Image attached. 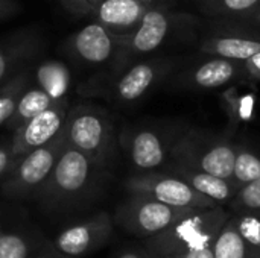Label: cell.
I'll return each mask as SVG.
<instances>
[{"label": "cell", "mask_w": 260, "mask_h": 258, "mask_svg": "<svg viewBox=\"0 0 260 258\" xmlns=\"http://www.w3.org/2000/svg\"><path fill=\"white\" fill-rule=\"evenodd\" d=\"M166 169H168V172L184 179L198 193L210 198L212 201H215L219 205H227L239 190L232 179H224V178H219L212 173L201 172V170H197V169H192L187 166L168 163Z\"/></svg>", "instance_id": "cell-18"}, {"label": "cell", "mask_w": 260, "mask_h": 258, "mask_svg": "<svg viewBox=\"0 0 260 258\" xmlns=\"http://www.w3.org/2000/svg\"><path fill=\"white\" fill-rule=\"evenodd\" d=\"M235 225L245 240L251 258L260 257V217L247 213H230Z\"/></svg>", "instance_id": "cell-27"}, {"label": "cell", "mask_w": 260, "mask_h": 258, "mask_svg": "<svg viewBox=\"0 0 260 258\" xmlns=\"http://www.w3.org/2000/svg\"><path fill=\"white\" fill-rule=\"evenodd\" d=\"M15 158L11 151V143H0V181L14 166Z\"/></svg>", "instance_id": "cell-30"}, {"label": "cell", "mask_w": 260, "mask_h": 258, "mask_svg": "<svg viewBox=\"0 0 260 258\" xmlns=\"http://www.w3.org/2000/svg\"><path fill=\"white\" fill-rule=\"evenodd\" d=\"M260 179V155L245 146H238L232 181L238 189Z\"/></svg>", "instance_id": "cell-26"}, {"label": "cell", "mask_w": 260, "mask_h": 258, "mask_svg": "<svg viewBox=\"0 0 260 258\" xmlns=\"http://www.w3.org/2000/svg\"><path fill=\"white\" fill-rule=\"evenodd\" d=\"M201 52L209 56H219L245 62L260 52V36L244 32H221L207 36Z\"/></svg>", "instance_id": "cell-17"}, {"label": "cell", "mask_w": 260, "mask_h": 258, "mask_svg": "<svg viewBox=\"0 0 260 258\" xmlns=\"http://www.w3.org/2000/svg\"><path fill=\"white\" fill-rule=\"evenodd\" d=\"M32 258H62L55 249H53V246H52V243L50 242H43L41 243V246L38 248V251L34 254V257Z\"/></svg>", "instance_id": "cell-35"}, {"label": "cell", "mask_w": 260, "mask_h": 258, "mask_svg": "<svg viewBox=\"0 0 260 258\" xmlns=\"http://www.w3.org/2000/svg\"><path fill=\"white\" fill-rule=\"evenodd\" d=\"M230 217L224 205L195 210L165 231L143 239V246L154 258H168L186 251L212 246Z\"/></svg>", "instance_id": "cell-2"}, {"label": "cell", "mask_w": 260, "mask_h": 258, "mask_svg": "<svg viewBox=\"0 0 260 258\" xmlns=\"http://www.w3.org/2000/svg\"><path fill=\"white\" fill-rule=\"evenodd\" d=\"M157 2L142 0H101L93 12V20L117 35L134 30L146 12L157 6Z\"/></svg>", "instance_id": "cell-16"}, {"label": "cell", "mask_w": 260, "mask_h": 258, "mask_svg": "<svg viewBox=\"0 0 260 258\" xmlns=\"http://www.w3.org/2000/svg\"><path fill=\"white\" fill-rule=\"evenodd\" d=\"M62 52L82 65H113L119 53V35L93 20L66 38Z\"/></svg>", "instance_id": "cell-11"}, {"label": "cell", "mask_w": 260, "mask_h": 258, "mask_svg": "<svg viewBox=\"0 0 260 258\" xmlns=\"http://www.w3.org/2000/svg\"><path fill=\"white\" fill-rule=\"evenodd\" d=\"M70 109L69 97L58 99L52 106L12 131L11 137V151L15 161L24 154L47 144L53 140L66 125V119Z\"/></svg>", "instance_id": "cell-13"}, {"label": "cell", "mask_w": 260, "mask_h": 258, "mask_svg": "<svg viewBox=\"0 0 260 258\" xmlns=\"http://www.w3.org/2000/svg\"><path fill=\"white\" fill-rule=\"evenodd\" d=\"M59 3L76 17H91L101 0H59Z\"/></svg>", "instance_id": "cell-29"}, {"label": "cell", "mask_w": 260, "mask_h": 258, "mask_svg": "<svg viewBox=\"0 0 260 258\" xmlns=\"http://www.w3.org/2000/svg\"><path fill=\"white\" fill-rule=\"evenodd\" d=\"M213 258H251L250 249L239 234L230 214L213 242Z\"/></svg>", "instance_id": "cell-23"}, {"label": "cell", "mask_w": 260, "mask_h": 258, "mask_svg": "<svg viewBox=\"0 0 260 258\" xmlns=\"http://www.w3.org/2000/svg\"><path fill=\"white\" fill-rule=\"evenodd\" d=\"M259 258H260V257H259Z\"/></svg>", "instance_id": "cell-38"}, {"label": "cell", "mask_w": 260, "mask_h": 258, "mask_svg": "<svg viewBox=\"0 0 260 258\" xmlns=\"http://www.w3.org/2000/svg\"><path fill=\"white\" fill-rule=\"evenodd\" d=\"M241 21L248 23V24H251L253 27H256V29H259L260 30V6L257 9H254L250 15H247L245 18H242Z\"/></svg>", "instance_id": "cell-36"}, {"label": "cell", "mask_w": 260, "mask_h": 258, "mask_svg": "<svg viewBox=\"0 0 260 258\" xmlns=\"http://www.w3.org/2000/svg\"><path fill=\"white\" fill-rule=\"evenodd\" d=\"M113 258H154L145 246H126L120 249Z\"/></svg>", "instance_id": "cell-31"}, {"label": "cell", "mask_w": 260, "mask_h": 258, "mask_svg": "<svg viewBox=\"0 0 260 258\" xmlns=\"http://www.w3.org/2000/svg\"><path fill=\"white\" fill-rule=\"evenodd\" d=\"M224 113L233 128L247 125L253 120L256 111V93L244 90L239 84L227 87L221 94Z\"/></svg>", "instance_id": "cell-19"}, {"label": "cell", "mask_w": 260, "mask_h": 258, "mask_svg": "<svg viewBox=\"0 0 260 258\" xmlns=\"http://www.w3.org/2000/svg\"><path fill=\"white\" fill-rule=\"evenodd\" d=\"M105 172L107 169L67 143L34 201L46 213L52 214L84 208L102 190Z\"/></svg>", "instance_id": "cell-1"}, {"label": "cell", "mask_w": 260, "mask_h": 258, "mask_svg": "<svg viewBox=\"0 0 260 258\" xmlns=\"http://www.w3.org/2000/svg\"><path fill=\"white\" fill-rule=\"evenodd\" d=\"M55 102L56 100L50 94H47L43 88H40L37 85L35 87L29 85L23 91V94L18 97L15 109L5 126L9 131H15L17 128H20L21 125H24L26 122H29L30 119L38 116L49 106H52Z\"/></svg>", "instance_id": "cell-21"}, {"label": "cell", "mask_w": 260, "mask_h": 258, "mask_svg": "<svg viewBox=\"0 0 260 258\" xmlns=\"http://www.w3.org/2000/svg\"><path fill=\"white\" fill-rule=\"evenodd\" d=\"M213 246V245H212ZM212 246H203V248H195L190 251H186L178 255H172L168 258H213V248Z\"/></svg>", "instance_id": "cell-34"}, {"label": "cell", "mask_w": 260, "mask_h": 258, "mask_svg": "<svg viewBox=\"0 0 260 258\" xmlns=\"http://www.w3.org/2000/svg\"><path fill=\"white\" fill-rule=\"evenodd\" d=\"M193 18L183 12H171L157 5L151 8L140 24L123 35H119V53L111 65L110 76L120 71L129 62L157 52L183 30L192 26Z\"/></svg>", "instance_id": "cell-3"}, {"label": "cell", "mask_w": 260, "mask_h": 258, "mask_svg": "<svg viewBox=\"0 0 260 258\" xmlns=\"http://www.w3.org/2000/svg\"><path fill=\"white\" fill-rule=\"evenodd\" d=\"M227 205L230 213H247L260 217V179L241 187Z\"/></svg>", "instance_id": "cell-28"}, {"label": "cell", "mask_w": 260, "mask_h": 258, "mask_svg": "<svg viewBox=\"0 0 260 258\" xmlns=\"http://www.w3.org/2000/svg\"><path fill=\"white\" fill-rule=\"evenodd\" d=\"M175 65L177 59L174 58L136 59L108 78L104 87L105 94L117 105L137 103L163 82Z\"/></svg>", "instance_id": "cell-7"}, {"label": "cell", "mask_w": 260, "mask_h": 258, "mask_svg": "<svg viewBox=\"0 0 260 258\" xmlns=\"http://www.w3.org/2000/svg\"><path fill=\"white\" fill-rule=\"evenodd\" d=\"M35 85L43 88L55 100L66 97V93L70 87L72 76L62 62L58 61H44L35 67Z\"/></svg>", "instance_id": "cell-22"}, {"label": "cell", "mask_w": 260, "mask_h": 258, "mask_svg": "<svg viewBox=\"0 0 260 258\" xmlns=\"http://www.w3.org/2000/svg\"><path fill=\"white\" fill-rule=\"evenodd\" d=\"M67 144L64 128L47 144L40 146L20 157L6 176L0 181V192L12 201L34 199L37 192L47 181L62 149Z\"/></svg>", "instance_id": "cell-6"}, {"label": "cell", "mask_w": 260, "mask_h": 258, "mask_svg": "<svg viewBox=\"0 0 260 258\" xmlns=\"http://www.w3.org/2000/svg\"><path fill=\"white\" fill-rule=\"evenodd\" d=\"M44 38L34 29H18L0 40V85L9 81L43 52Z\"/></svg>", "instance_id": "cell-14"}, {"label": "cell", "mask_w": 260, "mask_h": 258, "mask_svg": "<svg viewBox=\"0 0 260 258\" xmlns=\"http://www.w3.org/2000/svg\"><path fill=\"white\" fill-rule=\"evenodd\" d=\"M123 187L128 195L148 196L172 207L204 210L219 205L171 172H139L129 176Z\"/></svg>", "instance_id": "cell-9"}, {"label": "cell", "mask_w": 260, "mask_h": 258, "mask_svg": "<svg viewBox=\"0 0 260 258\" xmlns=\"http://www.w3.org/2000/svg\"><path fill=\"white\" fill-rule=\"evenodd\" d=\"M64 131L70 146L104 169L111 166L119 146V137L105 109L91 103H76L70 106Z\"/></svg>", "instance_id": "cell-4"}, {"label": "cell", "mask_w": 260, "mask_h": 258, "mask_svg": "<svg viewBox=\"0 0 260 258\" xmlns=\"http://www.w3.org/2000/svg\"><path fill=\"white\" fill-rule=\"evenodd\" d=\"M43 242L37 231L0 227V258H32Z\"/></svg>", "instance_id": "cell-20"}, {"label": "cell", "mask_w": 260, "mask_h": 258, "mask_svg": "<svg viewBox=\"0 0 260 258\" xmlns=\"http://www.w3.org/2000/svg\"><path fill=\"white\" fill-rule=\"evenodd\" d=\"M142 2H155V0H142Z\"/></svg>", "instance_id": "cell-37"}, {"label": "cell", "mask_w": 260, "mask_h": 258, "mask_svg": "<svg viewBox=\"0 0 260 258\" xmlns=\"http://www.w3.org/2000/svg\"><path fill=\"white\" fill-rule=\"evenodd\" d=\"M32 82V68L26 67L0 85V126H5L12 116L18 97Z\"/></svg>", "instance_id": "cell-24"}, {"label": "cell", "mask_w": 260, "mask_h": 258, "mask_svg": "<svg viewBox=\"0 0 260 258\" xmlns=\"http://www.w3.org/2000/svg\"><path fill=\"white\" fill-rule=\"evenodd\" d=\"M245 78L260 81V52L247 59L245 62Z\"/></svg>", "instance_id": "cell-33"}, {"label": "cell", "mask_w": 260, "mask_h": 258, "mask_svg": "<svg viewBox=\"0 0 260 258\" xmlns=\"http://www.w3.org/2000/svg\"><path fill=\"white\" fill-rule=\"evenodd\" d=\"M114 230V219L107 211H99L78 224L59 231L50 242L62 258H82L105 246Z\"/></svg>", "instance_id": "cell-10"}, {"label": "cell", "mask_w": 260, "mask_h": 258, "mask_svg": "<svg viewBox=\"0 0 260 258\" xmlns=\"http://www.w3.org/2000/svg\"><path fill=\"white\" fill-rule=\"evenodd\" d=\"M260 6V0H206L203 11L210 17L242 20Z\"/></svg>", "instance_id": "cell-25"}, {"label": "cell", "mask_w": 260, "mask_h": 258, "mask_svg": "<svg viewBox=\"0 0 260 258\" xmlns=\"http://www.w3.org/2000/svg\"><path fill=\"white\" fill-rule=\"evenodd\" d=\"M20 9L21 6L17 0H0V21L17 15Z\"/></svg>", "instance_id": "cell-32"}, {"label": "cell", "mask_w": 260, "mask_h": 258, "mask_svg": "<svg viewBox=\"0 0 260 258\" xmlns=\"http://www.w3.org/2000/svg\"><path fill=\"white\" fill-rule=\"evenodd\" d=\"M192 211L195 210L172 207L148 196L128 195V198L119 204L114 222L128 234L148 239L165 231Z\"/></svg>", "instance_id": "cell-8"}, {"label": "cell", "mask_w": 260, "mask_h": 258, "mask_svg": "<svg viewBox=\"0 0 260 258\" xmlns=\"http://www.w3.org/2000/svg\"><path fill=\"white\" fill-rule=\"evenodd\" d=\"M177 137L155 128H126L119 135V146L139 172H152L169 163Z\"/></svg>", "instance_id": "cell-12"}, {"label": "cell", "mask_w": 260, "mask_h": 258, "mask_svg": "<svg viewBox=\"0 0 260 258\" xmlns=\"http://www.w3.org/2000/svg\"><path fill=\"white\" fill-rule=\"evenodd\" d=\"M238 146L224 135L204 131H189L178 135L169 157V163L187 166L215 176L232 179Z\"/></svg>", "instance_id": "cell-5"}, {"label": "cell", "mask_w": 260, "mask_h": 258, "mask_svg": "<svg viewBox=\"0 0 260 258\" xmlns=\"http://www.w3.org/2000/svg\"><path fill=\"white\" fill-rule=\"evenodd\" d=\"M245 76V64L219 56H210L180 76V82L189 90H216Z\"/></svg>", "instance_id": "cell-15"}]
</instances>
